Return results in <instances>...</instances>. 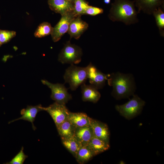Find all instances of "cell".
<instances>
[{
    "instance_id": "obj_12",
    "label": "cell",
    "mask_w": 164,
    "mask_h": 164,
    "mask_svg": "<svg viewBox=\"0 0 164 164\" xmlns=\"http://www.w3.org/2000/svg\"><path fill=\"white\" fill-rule=\"evenodd\" d=\"M90 125L94 136L109 143L110 132L106 124L91 118Z\"/></svg>"
},
{
    "instance_id": "obj_3",
    "label": "cell",
    "mask_w": 164,
    "mask_h": 164,
    "mask_svg": "<svg viewBox=\"0 0 164 164\" xmlns=\"http://www.w3.org/2000/svg\"><path fill=\"white\" fill-rule=\"evenodd\" d=\"M65 83L69 84L72 91L85 83L87 78V67H80L71 64L66 70L64 75Z\"/></svg>"
},
{
    "instance_id": "obj_1",
    "label": "cell",
    "mask_w": 164,
    "mask_h": 164,
    "mask_svg": "<svg viewBox=\"0 0 164 164\" xmlns=\"http://www.w3.org/2000/svg\"><path fill=\"white\" fill-rule=\"evenodd\" d=\"M138 12L135 8V1L114 0L108 15L113 22H121L126 25L138 22Z\"/></svg>"
},
{
    "instance_id": "obj_4",
    "label": "cell",
    "mask_w": 164,
    "mask_h": 164,
    "mask_svg": "<svg viewBox=\"0 0 164 164\" xmlns=\"http://www.w3.org/2000/svg\"><path fill=\"white\" fill-rule=\"evenodd\" d=\"M133 95L132 98L127 103L115 106L120 114L128 120L131 119L140 114L145 104L137 95Z\"/></svg>"
},
{
    "instance_id": "obj_9",
    "label": "cell",
    "mask_w": 164,
    "mask_h": 164,
    "mask_svg": "<svg viewBox=\"0 0 164 164\" xmlns=\"http://www.w3.org/2000/svg\"><path fill=\"white\" fill-rule=\"evenodd\" d=\"M87 78L91 84L97 90L102 88L110 74H106L97 69L91 63L87 66Z\"/></svg>"
},
{
    "instance_id": "obj_19",
    "label": "cell",
    "mask_w": 164,
    "mask_h": 164,
    "mask_svg": "<svg viewBox=\"0 0 164 164\" xmlns=\"http://www.w3.org/2000/svg\"><path fill=\"white\" fill-rule=\"evenodd\" d=\"M61 139L64 146L76 158L78 151L83 145L81 143L73 136Z\"/></svg>"
},
{
    "instance_id": "obj_20",
    "label": "cell",
    "mask_w": 164,
    "mask_h": 164,
    "mask_svg": "<svg viewBox=\"0 0 164 164\" xmlns=\"http://www.w3.org/2000/svg\"><path fill=\"white\" fill-rule=\"evenodd\" d=\"M56 127L61 138L73 136L76 128L68 119Z\"/></svg>"
},
{
    "instance_id": "obj_28",
    "label": "cell",
    "mask_w": 164,
    "mask_h": 164,
    "mask_svg": "<svg viewBox=\"0 0 164 164\" xmlns=\"http://www.w3.org/2000/svg\"><path fill=\"white\" fill-rule=\"evenodd\" d=\"M103 1L105 4L108 5L110 3L111 0H104Z\"/></svg>"
},
{
    "instance_id": "obj_18",
    "label": "cell",
    "mask_w": 164,
    "mask_h": 164,
    "mask_svg": "<svg viewBox=\"0 0 164 164\" xmlns=\"http://www.w3.org/2000/svg\"><path fill=\"white\" fill-rule=\"evenodd\" d=\"M87 145L94 156L107 150L110 148L109 143L94 135Z\"/></svg>"
},
{
    "instance_id": "obj_13",
    "label": "cell",
    "mask_w": 164,
    "mask_h": 164,
    "mask_svg": "<svg viewBox=\"0 0 164 164\" xmlns=\"http://www.w3.org/2000/svg\"><path fill=\"white\" fill-rule=\"evenodd\" d=\"M42 111H43V107L41 104L28 106L26 108L21 110L20 113L22 116L21 117L10 121L9 124L19 120H24L31 122L33 129L35 130L36 128L34 125L33 122L37 113Z\"/></svg>"
},
{
    "instance_id": "obj_7",
    "label": "cell",
    "mask_w": 164,
    "mask_h": 164,
    "mask_svg": "<svg viewBox=\"0 0 164 164\" xmlns=\"http://www.w3.org/2000/svg\"><path fill=\"white\" fill-rule=\"evenodd\" d=\"M43 109L50 114L56 127L68 119L70 112L65 104L56 102L47 107H43Z\"/></svg>"
},
{
    "instance_id": "obj_2",
    "label": "cell",
    "mask_w": 164,
    "mask_h": 164,
    "mask_svg": "<svg viewBox=\"0 0 164 164\" xmlns=\"http://www.w3.org/2000/svg\"><path fill=\"white\" fill-rule=\"evenodd\" d=\"M107 80L108 85L113 87L111 94L116 99L128 98L134 94L135 87L132 74L113 73L110 74Z\"/></svg>"
},
{
    "instance_id": "obj_17",
    "label": "cell",
    "mask_w": 164,
    "mask_h": 164,
    "mask_svg": "<svg viewBox=\"0 0 164 164\" xmlns=\"http://www.w3.org/2000/svg\"><path fill=\"white\" fill-rule=\"evenodd\" d=\"M91 118L84 113L70 112L68 119L75 127L90 125Z\"/></svg>"
},
{
    "instance_id": "obj_27",
    "label": "cell",
    "mask_w": 164,
    "mask_h": 164,
    "mask_svg": "<svg viewBox=\"0 0 164 164\" xmlns=\"http://www.w3.org/2000/svg\"><path fill=\"white\" fill-rule=\"evenodd\" d=\"M104 10L101 8L89 5L87 9L84 14L95 16L102 14Z\"/></svg>"
},
{
    "instance_id": "obj_22",
    "label": "cell",
    "mask_w": 164,
    "mask_h": 164,
    "mask_svg": "<svg viewBox=\"0 0 164 164\" xmlns=\"http://www.w3.org/2000/svg\"><path fill=\"white\" fill-rule=\"evenodd\" d=\"M154 16L160 36L164 37V12L161 7L156 9L152 14Z\"/></svg>"
},
{
    "instance_id": "obj_24",
    "label": "cell",
    "mask_w": 164,
    "mask_h": 164,
    "mask_svg": "<svg viewBox=\"0 0 164 164\" xmlns=\"http://www.w3.org/2000/svg\"><path fill=\"white\" fill-rule=\"evenodd\" d=\"M73 4V13L76 16L84 14L89 6L84 0H74Z\"/></svg>"
},
{
    "instance_id": "obj_5",
    "label": "cell",
    "mask_w": 164,
    "mask_h": 164,
    "mask_svg": "<svg viewBox=\"0 0 164 164\" xmlns=\"http://www.w3.org/2000/svg\"><path fill=\"white\" fill-rule=\"evenodd\" d=\"M82 54V49L80 47L71 44L69 41L61 50L58 60L63 64H77L81 61Z\"/></svg>"
},
{
    "instance_id": "obj_6",
    "label": "cell",
    "mask_w": 164,
    "mask_h": 164,
    "mask_svg": "<svg viewBox=\"0 0 164 164\" xmlns=\"http://www.w3.org/2000/svg\"><path fill=\"white\" fill-rule=\"evenodd\" d=\"M42 83L47 86L51 90V98L57 103L65 104L72 99L71 95L69 94L67 89L63 84H54L46 80H42Z\"/></svg>"
},
{
    "instance_id": "obj_8",
    "label": "cell",
    "mask_w": 164,
    "mask_h": 164,
    "mask_svg": "<svg viewBox=\"0 0 164 164\" xmlns=\"http://www.w3.org/2000/svg\"><path fill=\"white\" fill-rule=\"evenodd\" d=\"M76 16L73 12L62 15L59 21L53 28L51 34L52 40L54 42L59 40L67 32L71 22Z\"/></svg>"
},
{
    "instance_id": "obj_26",
    "label": "cell",
    "mask_w": 164,
    "mask_h": 164,
    "mask_svg": "<svg viewBox=\"0 0 164 164\" xmlns=\"http://www.w3.org/2000/svg\"><path fill=\"white\" fill-rule=\"evenodd\" d=\"M24 148L22 147L19 152L10 161L7 162V164H22L25 159L28 157L23 152Z\"/></svg>"
},
{
    "instance_id": "obj_15",
    "label": "cell",
    "mask_w": 164,
    "mask_h": 164,
    "mask_svg": "<svg viewBox=\"0 0 164 164\" xmlns=\"http://www.w3.org/2000/svg\"><path fill=\"white\" fill-rule=\"evenodd\" d=\"M82 100L84 101H89L93 103L97 102L100 98V93L98 90L91 85H81Z\"/></svg>"
},
{
    "instance_id": "obj_14",
    "label": "cell",
    "mask_w": 164,
    "mask_h": 164,
    "mask_svg": "<svg viewBox=\"0 0 164 164\" xmlns=\"http://www.w3.org/2000/svg\"><path fill=\"white\" fill-rule=\"evenodd\" d=\"M50 9L62 15L73 12V4L67 0H48Z\"/></svg>"
},
{
    "instance_id": "obj_11",
    "label": "cell",
    "mask_w": 164,
    "mask_h": 164,
    "mask_svg": "<svg viewBox=\"0 0 164 164\" xmlns=\"http://www.w3.org/2000/svg\"><path fill=\"white\" fill-rule=\"evenodd\" d=\"M138 13L142 11L145 13L152 14L159 7L164 6V0H135Z\"/></svg>"
},
{
    "instance_id": "obj_23",
    "label": "cell",
    "mask_w": 164,
    "mask_h": 164,
    "mask_svg": "<svg viewBox=\"0 0 164 164\" xmlns=\"http://www.w3.org/2000/svg\"><path fill=\"white\" fill-rule=\"evenodd\" d=\"M53 28L51 24L46 22L40 24L36 30L34 35L37 38H42L51 34Z\"/></svg>"
},
{
    "instance_id": "obj_10",
    "label": "cell",
    "mask_w": 164,
    "mask_h": 164,
    "mask_svg": "<svg viewBox=\"0 0 164 164\" xmlns=\"http://www.w3.org/2000/svg\"><path fill=\"white\" fill-rule=\"evenodd\" d=\"M88 27V24L81 19L80 16H78L71 22L67 32L71 38L78 39L87 29Z\"/></svg>"
},
{
    "instance_id": "obj_21",
    "label": "cell",
    "mask_w": 164,
    "mask_h": 164,
    "mask_svg": "<svg viewBox=\"0 0 164 164\" xmlns=\"http://www.w3.org/2000/svg\"><path fill=\"white\" fill-rule=\"evenodd\" d=\"M94 156L93 152L87 145H83L78 151L76 158L80 164H84Z\"/></svg>"
},
{
    "instance_id": "obj_25",
    "label": "cell",
    "mask_w": 164,
    "mask_h": 164,
    "mask_svg": "<svg viewBox=\"0 0 164 164\" xmlns=\"http://www.w3.org/2000/svg\"><path fill=\"white\" fill-rule=\"evenodd\" d=\"M16 35V32L14 31L0 29V41L1 44L8 42Z\"/></svg>"
},
{
    "instance_id": "obj_29",
    "label": "cell",
    "mask_w": 164,
    "mask_h": 164,
    "mask_svg": "<svg viewBox=\"0 0 164 164\" xmlns=\"http://www.w3.org/2000/svg\"><path fill=\"white\" fill-rule=\"evenodd\" d=\"M67 0L72 3H73L74 1V0Z\"/></svg>"
},
{
    "instance_id": "obj_30",
    "label": "cell",
    "mask_w": 164,
    "mask_h": 164,
    "mask_svg": "<svg viewBox=\"0 0 164 164\" xmlns=\"http://www.w3.org/2000/svg\"><path fill=\"white\" fill-rule=\"evenodd\" d=\"M2 44L1 43L0 41V46H1Z\"/></svg>"
},
{
    "instance_id": "obj_16",
    "label": "cell",
    "mask_w": 164,
    "mask_h": 164,
    "mask_svg": "<svg viewBox=\"0 0 164 164\" xmlns=\"http://www.w3.org/2000/svg\"><path fill=\"white\" fill-rule=\"evenodd\" d=\"M94 136L92 128L90 125L76 127L73 136L82 145L88 144Z\"/></svg>"
}]
</instances>
